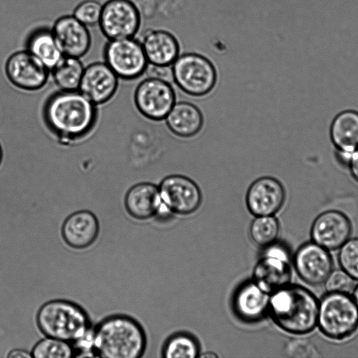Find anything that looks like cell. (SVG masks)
I'll use <instances>...</instances> for the list:
<instances>
[{"instance_id": "484cf974", "label": "cell", "mask_w": 358, "mask_h": 358, "mask_svg": "<svg viewBox=\"0 0 358 358\" xmlns=\"http://www.w3.org/2000/svg\"><path fill=\"white\" fill-rule=\"evenodd\" d=\"M280 227L274 215L256 216L252 222L249 234L252 241L265 248L276 242Z\"/></svg>"}, {"instance_id": "f546056e", "label": "cell", "mask_w": 358, "mask_h": 358, "mask_svg": "<svg viewBox=\"0 0 358 358\" xmlns=\"http://www.w3.org/2000/svg\"><path fill=\"white\" fill-rule=\"evenodd\" d=\"M102 5L96 0H85L74 9L73 15L87 27L99 24Z\"/></svg>"}, {"instance_id": "5bb4252c", "label": "cell", "mask_w": 358, "mask_h": 358, "mask_svg": "<svg viewBox=\"0 0 358 358\" xmlns=\"http://www.w3.org/2000/svg\"><path fill=\"white\" fill-rule=\"evenodd\" d=\"M285 199L286 190L282 183L268 176L255 180L245 195L248 210L255 217L274 215L282 208Z\"/></svg>"}, {"instance_id": "2e32d148", "label": "cell", "mask_w": 358, "mask_h": 358, "mask_svg": "<svg viewBox=\"0 0 358 358\" xmlns=\"http://www.w3.org/2000/svg\"><path fill=\"white\" fill-rule=\"evenodd\" d=\"M119 78L105 62L85 68L78 90L96 106L108 102L117 92Z\"/></svg>"}, {"instance_id": "d590c367", "label": "cell", "mask_w": 358, "mask_h": 358, "mask_svg": "<svg viewBox=\"0 0 358 358\" xmlns=\"http://www.w3.org/2000/svg\"><path fill=\"white\" fill-rule=\"evenodd\" d=\"M352 297L358 306V285L353 290Z\"/></svg>"}, {"instance_id": "e0dca14e", "label": "cell", "mask_w": 358, "mask_h": 358, "mask_svg": "<svg viewBox=\"0 0 358 358\" xmlns=\"http://www.w3.org/2000/svg\"><path fill=\"white\" fill-rule=\"evenodd\" d=\"M51 29L63 55L80 58L90 50L92 36L88 27L73 15L59 17Z\"/></svg>"}, {"instance_id": "1f68e13d", "label": "cell", "mask_w": 358, "mask_h": 358, "mask_svg": "<svg viewBox=\"0 0 358 358\" xmlns=\"http://www.w3.org/2000/svg\"><path fill=\"white\" fill-rule=\"evenodd\" d=\"M285 353L291 357H316L317 350L310 341L303 338L290 340L286 347Z\"/></svg>"}, {"instance_id": "9c48e42d", "label": "cell", "mask_w": 358, "mask_h": 358, "mask_svg": "<svg viewBox=\"0 0 358 358\" xmlns=\"http://www.w3.org/2000/svg\"><path fill=\"white\" fill-rule=\"evenodd\" d=\"M134 101L137 110L145 117L161 121L176 102V95L170 82L148 76L137 85Z\"/></svg>"}, {"instance_id": "d4e9b609", "label": "cell", "mask_w": 358, "mask_h": 358, "mask_svg": "<svg viewBox=\"0 0 358 358\" xmlns=\"http://www.w3.org/2000/svg\"><path fill=\"white\" fill-rule=\"evenodd\" d=\"M85 67L80 58L63 55L50 70L55 85L61 90H78Z\"/></svg>"}, {"instance_id": "ac0fdd59", "label": "cell", "mask_w": 358, "mask_h": 358, "mask_svg": "<svg viewBox=\"0 0 358 358\" xmlns=\"http://www.w3.org/2000/svg\"><path fill=\"white\" fill-rule=\"evenodd\" d=\"M329 136L338 161L347 165L350 156L358 148V111L345 110L336 115L330 124Z\"/></svg>"}, {"instance_id": "5b68a950", "label": "cell", "mask_w": 358, "mask_h": 358, "mask_svg": "<svg viewBox=\"0 0 358 358\" xmlns=\"http://www.w3.org/2000/svg\"><path fill=\"white\" fill-rule=\"evenodd\" d=\"M317 326L326 337L341 341L358 329V306L346 292H327L319 301Z\"/></svg>"}, {"instance_id": "8992f818", "label": "cell", "mask_w": 358, "mask_h": 358, "mask_svg": "<svg viewBox=\"0 0 358 358\" xmlns=\"http://www.w3.org/2000/svg\"><path fill=\"white\" fill-rule=\"evenodd\" d=\"M173 81L184 93L201 97L216 86L217 73L206 57L196 52L179 55L171 65Z\"/></svg>"}, {"instance_id": "cb8c5ba5", "label": "cell", "mask_w": 358, "mask_h": 358, "mask_svg": "<svg viewBox=\"0 0 358 358\" xmlns=\"http://www.w3.org/2000/svg\"><path fill=\"white\" fill-rule=\"evenodd\" d=\"M25 49L38 58L50 70L63 56L51 28L38 27L27 35Z\"/></svg>"}, {"instance_id": "44dd1931", "label": "cell", "mask_w": 358, "mask_h": 358, "mask_svg": "<svg viewBox=\"0 0 358 358\" xmlns=\"http://www.w3.org/2000/svg\"><path fill=\"white\" fill-rule=\"evenodd\" d=\"M158 185L142 182L131 186L124 196V206L134 218L144 220L157 215L162 206Z\"/></svg>"}, {"instance_id": "603a6c76", "label": "cell", "mask_w": 358, "mask_h": 358, "mask_svg": "<svg viewBox=\"0 0 358 358\" xmlns=\"http://www.w3.org/2000/svg\"><path fill=\"white\" fill-rule=\"evenodd\" d=\"M164 120L172 134L184 138L198 134L204 122L201 110L188 101H176Z\"/></svg>"}, {"instance_id": "ba28073f", "label": "cell", "mask_w": 358, "mask_h": 358, "mask_svg": "<svg viewBox=\"0 0 358 358\" xmlns=\"http://www.w3.org/2000/svg\"><path fill=\"white\" fill-rule=\"evenodd\" d=\"M103 58L118 78L124 80L139 78L148 66L141 42L134 37L108 40L104 46Z\"/></svg>"}, {"instance_id": "3957f363", "label": "cell", "mask_w": 358, "mask_h": 358, "mask_svg": "<svg viewBox=\"0 0 358 358\" xmlns=\"http://www.w3.org/2000/svg\"><path fill=\"white\" fill-rule=\"evenodd\" d=\"M146 341L145 334L140 324L124 315L108 316L92 329L94 357L139 358L145 352Z\"/></svg>"}, {"instance_id": "d6986e66", "label": "cell", "mask_w": 358, "mask_h": 358, "mask_svg": "<svg viewBox=\"0 0 358 358\" xmlns=\"http://www.w3.org/2000/svg\"><path fill=\"white\" fill-rule=\"evenodd\" d=\"M140 42L150 65L171 66L180 55L177 38L164 29L148 30Z\"/></svg>"}, {"instance_id": "277c9868", "label": "cell", "mask_w": 358, "mask_h": 358, "mask_svg": "<svg viewBox=\"0 0 358 358\" xmlns=\"http://www.w3.org/2000/svg\"><path fill=\"white\" fill-rule=\"evenodd\" d=\"M36 323L48 337L78 344L92 331L86 311L79 305L64 299L45 303L38 310Z\"/></svg>"}, {"instance_id": "30bf717a", "label": "cell", "mask_w": 358, "mask_h": 358, "mask_svg": "<svg viewBox=\"0 0 358 358\" xmlns=\"http://www.w3.org/2000/svg\"><path fill=\"white\" fill-rule=\"evenodd\" d=\"M141 22L139 10L132 1L108 0L102 5L98 24L108 40H115L134 37Z\"/></svg>"}, {"instance_id": "74e56055", "label": "cell", "mask_w": 358, "mask_h": 358, "mask_svg": "<svg viewBox=\"0 0 358 358\" xmlns=\"http://www.w3.org/2000/svg\"><path fill=\"white\" fill-rule=\"evenodd\" d=\"M2 159H3V150H2L1 145L0 144V165L1 164Z\"/></svg>"}, {"instance_id": "836d02e7", "label": "cell", "mask_w": 358, "mask_h": 358, "mask_svg": "<svg viewBox=\"0 0 358 358\" xmlns=\"http://www.w3.org/2000/svg\"><path fill=\"white\" fill-rule=\"evenodd\" d=\"M346 166L353 179L358 182V148L351 154Z\"/></svg>"}, {"instance_id": "7402d4cb", "label": "cell", "mask_w": 358, "mask_h": 358, "mask_svg": "<svg viewBox=\"0 0 358 358\" xmlns=\"http://www.w3.org/2000/svg\"><path fill=\"white\" fill-rule=\"evenodd\" d=\"M270 294L262 290L253 281L239 287L233 299L236 315L247 322H255L268 312Z\"/></svg>"}, {"instance_id": "4fadbf2b", "label": "cell", "mask_w": 358, "mask_h": 358, "mask_svg": "<svg viewBox=\"0 0 358 358\" xmlns=\"http://www.w3.org/2000/svg\"><path fill=\"white\" fill-rule=\"evenodd\" d=\"M292 263L299 277L312 286L324 284L334 269L329 250L313 241L305 243L297 249Z\"/></svg>"}, {"instance_id": "8fae6325", "label": "cell", "mask_w": 358, "mask_h": 358, "mask_svg": "<svg viewBox=\"0 0 358 358\" xmlns=\"http://www.w3.org/2000/svg\"><path fill=\"white\" fill-rule=\"evenodd\" d=\"M158 188L162 203L171 213L189 215L201 204L199 186L186 176L169 175L161 180Z\"/></svg>"}, {"instance_id": "7a4b0ae2", "label": "cell", "mask_w": 358, "mask_h": 358, "mask_svg": "<svg viewBox=\"0 0 358 358\" xmlns=\"http://www.w3.org/2000/svg\"><path fill=\"white\" fill-rule=\"evenodd\" d=\"M319 301L307 288L289 283L270 294L268 313L282 330L304 335L317 327Z\"/></svg>"}, {"instance_id": "52a82bcc", "label": "cell", "mask_w": 358, "mask_h": 358, "mask_svg": "<svg viewBox=\"0 0 358 358\" xmlns=\"http://www.w3.org/2000/svg\"><path fill=\"white\" fill-rule=\"evenodd\" d=\"M264 249L254 268L252 281L271 294L289 283L292 259L289 248L282 244L275 242Z\"/></svg>"}, {"instance_id": "d6a6232c", "label": "cell", "mask_w": 358, "mask_h": 358, "mask_svg": "<svg viewBox=\"0 0 358 358\" xmlns=\"http://www.w3.org/2000/svg\"><path fill=\"white\" fill-rule=\"evenodd\" d=\"M150 65V64H149ZM148 66L146 71H148V76L159 78L171 83L173 80L171 67Z\"/></svg>"}, {"instance_id": "ffe728a7", "label": "cell", "mask_w": 358, "mask_h": 358, "mask_svg": "<svg viewBox=\"0 0 358 358\" xmlns=\"http://www.w3.org/2000/svg\"><path fill=\"white\" fill-rule=\"evenodd\" d=\"M99 232V224L96 215L86 210L71 214L62 227L64 241L74 249H84L92 245Z\"/></svg>"}, {"instance_id": "7c38bea8", "label": "cell", "mask_w": 358, "mask_h": 358, "mask_svg": "<svg viewBox=\"0 0 358 358\" xmlns=\"http://www.w3.org/2000/svg\"><path fill=\"white\" fill-rule=\"evenodd\" d=\"M5 72L12 85L27 92L42 89L50 74V69L26 49L9 56L5 64Z\"/></svg>"}, {"instance_id": "e575fe53", "label": "cell", "mask_w": 358, "mask_h": 358, "mask_svg": "<svg viewBox=\"0 0 358 358\" xmlns=\"http://www.w3.org/2000/svg\"><path fill=\"white\" fill-rule=\"evenodd\" d=\"M8 358H32L31 352L26 350L16 348L10 350L8 355Z\"/></svg>"}, {"instance_id": "4316f807", "label": "cell", "mask_w": 358, "mask_h": 358, "mask_svg": "<svg viewBox=\"0 0 358 358\" xmlns=\"http://www.w3.org/2000/svg\"><path fill=\"white\" fill-rule=\"evenodd\" d=\"M32 358H72L77 357L74 345L69 342L45 336L31 350Z\"/></svg>"}, {"instance_id": "6da1fadb", "label": "cell", "mask_w": 358, "mask_h": 358, "mask_svg": "<svg viewBox=\"0 0 358 358\" xmlns=\"http://www.w3.org/2000/svg\"><path fill=\"white\" fill-rule=\"evenodd\" d=\"M97 106L79 90H59L44 102L43 120L59 144L71 145L88 137L95 129Z\"/></svg>"}, {"instance_id": "4dcf8cb0", "label": "cell", "mask_w": 358, "mask_h": 358, "mask_svg": "<svg viewBox=\"0 0 358 358\" xmlns=\"http://www.w3.org/2000/svg\"><path fill=\"white\" fill-rule=\"evenodd\" d=\"M354 280L343 270L336 269L330 273L324 282L327 292L349 293L353 289Z\"/></svg>"}, {"instance_id": "83f0119b", "label": "cell", "mask_w": 358, "mask_h": 358, "mask_svg": "<svg viewBox=\"0 0 358 358\" xmlns=\"http://www.w3.org/2000/svg\"><path fill=\"white\" fill-rule=\"evenodd\" d=\"M163 355L166 358H196L199 355V345L192 336L178 334L166 341Z\"/></svg>"}, {"instance_id": "8d00e7d4", "label": "cell", "mask_w": 358, "mask_h": 358, "mask_svg": "<svg viewBox=\"0 0 358 358\" xmlns=\"http://www.w3.org/2000/svg\"><path fill=\"white\" fill-rule=\"evenodd\" d=\"M199 357H217V356L213 352H211V353L208 352L206 354H203V355H199Z\"/></svg>"}, {"instance_id": "9a60e30c", "label": "cell", "mask_w": 358, "mask_h": 358, "mask_svg": "<svg viewBox=\"0 0 358 358\" xmlns=\"http://www.w3.org/2000/svg\"><path fill=\"white\" fill-rule=\"evenodd\" d=\"M352 233L350 219L341 211L328 210L314 220L311 229L312 241L328 250L339 249Z\"/></svg>"}, {"instance_id": "f1b7e54d", "label": "cell", "mask_w": 358, "mask_h": 358, "mask_svg": "<svg viewBox=\"0 0 358 358\" xmlns=\"http://www.w3.org/2000/svg\"><path fill=\"white\" fill-rule=\"evenodd\" d=\"M338 261L341 268L358 281V237L350 238L339 248Z\"/></svg>"}]
</instances>
